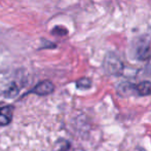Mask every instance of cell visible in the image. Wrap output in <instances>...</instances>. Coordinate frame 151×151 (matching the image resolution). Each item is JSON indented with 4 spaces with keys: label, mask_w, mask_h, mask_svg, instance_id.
<instances>
[{
    "label": "cell",
    "mask_w": 151,
    "mask_h": 151,
    "mask_svg": "<svg viewBox=\"0 0 151 151\" xmlns=\"http://www.w3.org/2000/svg\"><path fill=\"white\" fill-rule=\"evenodd\" d=\"M14 107L12 105L3 106L0 108V127L9 124L14 117Z\"/></svg>",
    "instance_id": "3"
},
{
    "label": "cell",
    "mask_w": 151,
    "mask_h": 151,
    "mask_svg": "<svg viewBox=\"0 0 151 151\" xmlns=\"http://www.w3.org/2000/svg\"><path fill=\"white\" fill-rule=\"evenodd\" d=\"M67 29H65L64 27H61V26H57L55 27L54 29L52 30V33L54 35H60V36H63V35H66L67 34Z\"/></svg>",
    "instance_id": "6"
},
{
    "label": "cell",
    "mask_w": 151,
    "mask_h": 151,
    "mask_svg": "<svg viewBox=\"0 0 151 151\" xmlns=\"http://www.w3.org/2000/svg\"><path fill=\"white\" fill-rule=\"evenodd\" d=\"M55 86L50 80H42L37 83L28 93H35L37 96H47L54 93Z\"/></svg>",
    "instance_id": "2"
},
{
    "label": "cell",
    "mask_w": 151,
    "mask_h": 151,
    "mask_svg": "<svg viewBox=\"0 0 151 151\" xmlns=\"http://www.w3.org/2000/svg\"><path fill=\"white\" fill-rule=\"evenodd\" d=\"M76 86L77 88L80 90H84V88H90L91 86V80L90 78H80L76 81Z\"/></svg>",
    "instance_id": "5"
},
{
    "label": "cell",
    "mask_w": 151,
    "mask_h": 151,
    "mask_svg": "<svg viewBox=\"0 0 151 151\" xmlns=\"http://www.w3.org/2000/svg\"><path fill=\"white\" fill-rule=\"evenodd\" d=\"M20 82H23V76L19 75V71L0 72V96L6 99H14L21 91Z\"/></svg>",
    "instance_id": "1"
},
{
    "label": "cell",
    "mask_w": 151,
    "mask_h": 151,
    "mask_svg": "<svg viewBox=\"0 0 151 151\" xmlns=\"http://www.w3.org/2000/svg\"><path fill=\"white\" fill-rule=\"evenodd\" d=\"M134 91L139 96H150L151 81H142L134 86Z\"/></svg>",
    "instance_id": "4"
}]
</instances>
